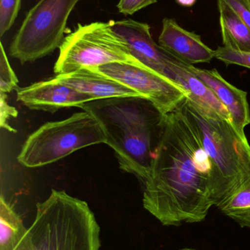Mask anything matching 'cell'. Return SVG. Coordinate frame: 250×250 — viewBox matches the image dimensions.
<instances>
[{
	"mask_svg": "<svg viewBox=\"0 0 250 250\" xmlns=\"http://www.w3.org/2000/svg\"><path fill=\"white\" fill-rule=\"evenodd\" d=\"M52 79L92 97L95 101L141 96L130 88L92 69H82L68 74L57 75Z\"/></svg>",
	"mask_w": 250,
	"mask_h": 250,
	"instance_id": "cell-14",
	"label": "cell"
},
{
	"mask_svg": "<svg viewBox=\"0 0 250 250\" xmlns=\"http://www.w3.org/2000/svg\"><path fill=\"white\" fill-rule=\"evenodd\" d=\"M20 6L21 0H0V36L2 37L13 26Z\"/></svg>",
	"mask_w": 250,
	"mask_h": 250,
	"instance_id": "cell-20",
	"label": "cell"
},
{
	"mask_svg": "<svg viewBox=\"0 0 250 250\" xmlns=\"http://www.w3.org/2000/svg\"><path fill=\"white\" fill-rule=\"evenodd\" d=\"M226 1L243 21L250 29V0H223Z\"/></svg>",
	"mask_w": 250,
	"mask_h": 250,
	"instance_id": "cell-23",
	"label": "cell"
},
{
	"mask_svg": "<svg viewBox=\"0 0 250 250\" xmlns=\"http://www.w3.org/2000/svg\"><path fill=\"white\" fill-rule=\"evenodd\" d=\"M130 88L149 100L163 114L176 109L189 93L179 83L140 62H114L92 69Z\"/></svg>",
	"mask_w": 250,
	"mask_h": 250,
	"instance_id": "cell-8",
	"label": "cell"
},
{
	"mask_svg": "<svg viewBox=\"0 0 250 250\" xmlns=\"http://www.w3.org/2000/svg\"><path fill=\"white\" fill-rule=\"evenodd\" d=\"M166 76L181 85L189 93L188 99L205 115L232 123L228 110L214 92L192 71L190 64L173 56Z\"/></svg>",
	"mask_w": 250,
	"mask_h": 250,
	"instance_id": "cell-11",
	"label": "cell"
},
{
	"mask_svg": "<svg viewBox=\"0 0 250 250\" xmlns=\"http://www.w3.org/2000/svg\"><path fill=\"white\" fill-rule=\"evenodd\" d=\"M220 23L224 46L250 51V29L239 15L223 0H218Z\"/></svg>",
	"mask_w": 250,
	"mask_h": 250,
	"instance_id": "cell-16",
	"label": "cell"
},
{
	"mask_svg": "<svg viewBox=\"0 0 250 250\" xmlns=\"http://www.w3.org/2000/svg\"><path fill=\"white\" fill-rule=\"evenodd\" d=\"M192 71L214 92L230 113L232 124L238 133L247 139L245 128L250 124L248 93L227 82L216 69L205 70L191 64Z\"/></svg>",
	"mask_w": 250,
	"mask_h": 250,
	"instance_id": "cell-13",
	"label": "cell"
},
{
	"mask_svg": "<svg viewBox=\"0 0 250 250\" xmlns=\"http://www.w3.org/2000/svg\"><path fill=\"white\" fill-rule=\"evenodd\" d=\"M79 108L98 120L106 144L114 150L120 168L135 175L143 185L151 170L166 115L141 96L96 100Z\"/></svg>",
	"mask_w": 250,
	"mask_h": 250,
	"instance_id": "cell-2",
	"label": "cell"
},
{
	"mask_svg": "<svg viewBox=\"0 0 250 250\" xmlns=\"http://www.w3.org/2000/svg\"><path fill=\"white\" fill-rule=\"evenodd\" d=\"M137 61L126 41L116 33L110 21L79 23L60 45L54 71L57 76L111 63Z\"/></svg>",
	"mask_w": 250,
	"mask_h": 250,
	"instance_id": "cell-6",
	"label": "cell"
},
{
	"mask_svg": "<svg viewBox=\"0 0 250 250\" xmlns=\"http://www.w3.org/2000/svg\"><path fill=\"white\" fill-rule=\"evenodd\" d=\"M159 45L188 64L208 63L214 58V50L204 43L199 35L183 29L173 19H163Z\"/></svg>",
	"mask_w": 250,
	"mask_h": 250,
	"instance_id": "cell-12",
	"label": "cell"
},
{
	"mask_svg": "<svg viewBox=\"0 0 250 250\" xmlns=\"http://www.w3.org/2000/svg\"><path fill=\"white\" fill-rule=\"evenodd\" d=\"M0 91L3 93L7 94L18 88L19 80L10 67L5 51L1 43L0 44Z\"/></svg>",
	"mask_w": 250,
	"mask_h": 250,
	"instance_id": "cell-18",
	"label": "cell"
},
{
	"mask_svg": "<svg viewBox=\"0 0 250 250\" xmlns=\"http://www.w3.org/2000/svg\"><path fill=\"white\" fill-rule=\"evenodd\" d=\"M178 4L183 7H192L196 3L197 0H176Z\"/></svg>",
	"mask_w": 250,
	"mask_h": 250,
	"instance_id": "cell-24",
	"label": "cell"
},
{
	"mask_svg": "<svg viewBox=\"0 0 250 250\" xmlns=\"http://www.w3.org/2000/svg\"><path fill=\"white\" fill-rule=\"evenodd\" d=\"M18 116V111L14 107L10 106L7 102V95L1 92L0 94V125L1 127L8 130L9 132H16V130L9 126L7 121L10 117L16 118Z\"/></svg>",
	"mask_w": 250,
	"mask_h": 250,
	"instance_id": "cell-22",
	"label": "cell"
},
{
	"mask_svg": "<svg viewBox=\"0 0 250 250\" xmlns=\"http://www.w3.org/2000/svg\"><path fill=\"white\" fill-rule=\"evenodd\" d=\"M80 0H39L12 40L10 55L23 64L51 54L64 41L68 19Z\"/></svg>",
	"mask_w": 250,
	"mask_h": 250,
	"instance_id": "cell-7",
	"label": "cell"
},
{
	"mask_svg": "<svg viewBox=\"0 0 250 250\" xmlns=\"http://www.w3.org/2000/svg\"><path fill=\"white\" fill-rule=\"evenodd\" d=\"M35 250H100L101 228L85 201L52 189L29 228Z\"/></svg>",
	"mask_w": 250,
	"mask_h": 250,
	"instance_id": "cell-3",
	"label": "cell"
},
{
	"mask_svg": "<svg viewBox=\"0 0 250 250\" xmlns=\"http://www.w3.org/2000/svg\"><path fill=\"white\" fill-rule=\"evenodd\" d=\"M195 250L189 249V248H184V249H182V250Z\"/></svg>",
	"mask_w": 250,
	"mask_h": 250,
	"instance_id": "cell-25",
	"label": "cell"
},
{
	"mask_svg": "<svg viewBox=\"0 0 250 250\" xmlns=\"http://www.w3.org/2000/svg\"><path fill=\"white\" fill-rule=\"evenodd\" d=\"M182 105L198 126L204 149L211 160L213 197L217 207L249 172V142L232 123L205 115L188 98Z\"/></svg>",
	"mask_w": 250,
	"mask_h": 250,
	"instance_id": "cell-4",
	"label": "cell"
},
{
	"mask_svg": "<svg viewBox=\"0 0 250 250\" xmlns=\"http://www.w3.org/2000/svg\"><path fill=\"white\" fill-rule=\"evenodd\" d=\"M16 90L17 101L29 109L50 113L70 107L79 108L86 103L95 101L92 97L52 79L26 87H18Z\"/></svg>",
	"mask_w": 250,
	"mask_h": 250,
	"instance_id": "cell-10",
	"label": "cell"
},
{
	"mask_svg": "<svg viewBox=\"0 0 250 250\" xmlns=\"http://www.w3.org/2000/svg\"><path fill=\"white\" fill-rule=\"evenodd\" d=\"M142 186L144 208L163 226L204 221L214 206L211 160L198 126L182 104L164 117Z\"/></svg>",
	"mask_w": 250,
	"mask_h": 250,
	"instance_id": "cell-1",
	"label": "cell"
},
{
	"mask_svg": "<svg viewBox=\"0 0 250 250\" xmlns=\"http://www.w3.org/2000/svg\"><path fill=\"white\" fill-rule=\"evenodd\" d=\"M214 58L226 64H236L250 69V51L232 49L220 46L214 50Z\"/></svg>",
	"mask_w": 250,
	"mask_h": 250,
	"instance_id": "cell-19",
	"label": "cell"
},
{
	"mask_svg": "<svg viewBox=\"0 0 250 250\" xmlns=\"http://www.w3.org/2000/svg\"><path fill=\"white\" fill-rule=\"evenodd\" d=\"M0 250H35L29 229L2 195L0 198Z\"/></svg>",
	"mask_w": 250,
	"mask_h": 250,
	"instance_id": "cell-15",
	"label": "cell"
},
{
	"mask_svg": "<svg viewBox=\"0 0 250 250\" xmlns=\"http://www.w3.org/2000/svg\"></svg>",
	"mask_w": 250,
	"mask_h": 250,
	"instance_id": "cell-26",
	"label": "cell"
},
{
	"mask_svg": "<svg viewBox=\"0 0 250 250\" xmlns=\"http://www.w3.org/2000/svg\"><path fill=\"white\" fill-rule=\"evenodd\" d=\"M99 144H106L104 131L92 114L83 111L62 121L42 125L28 137L17 160L29 168L43 167Z\"/></svg>",
	"mask_w": 250,
	"mask_h": 250,
	"instance_id": "cell-5",
	"label": "cell"
},
{
	"mask_svg": "<svg viewBox=\"0 0 250 250\" xmlns=\"http://www.w3.org/2000/svg\"><path fill=\"white\" fill-rule=\"evenodd\" d=\"M110 21L116 33L126 41L135 58L166 76L173 55L154 41L148 23L132 19Z\"/></svg>",
	"mask_w": 250,
	"mask_h": 250,
	"instance_id": "cell-9",
	"label": "cell"
},
{
	"mask_svg": "<svg viewBox=\"0 0 250 250\" xmlns=\"http://www.w3.org/2000/svg\"><path fill=\"white\" fill-rule=\"evenodd\" d=\"M157 2V0H120L117 7L119 13L129 16Z\"/></svg>",
	"mask_w": 250,
	"mask_h": 250,
	"instance_id": "cell-21",
	"label": "cell"
},
{
	"mask_svg": "<svg viewBox=\"0 0 250 250\" xmlns=\"http://www.w3.org/2000/svg\"><path fill=\"white\" fill-rule=\"evenodd\" d=\"M217 207L241 227L250 228V169L240 184Z\"/></svg>",
	"mask_w": 250,
	"mask_h": 250,
	"instance_id": "cell-17",
	"label": "cell"
}]
</instances>
